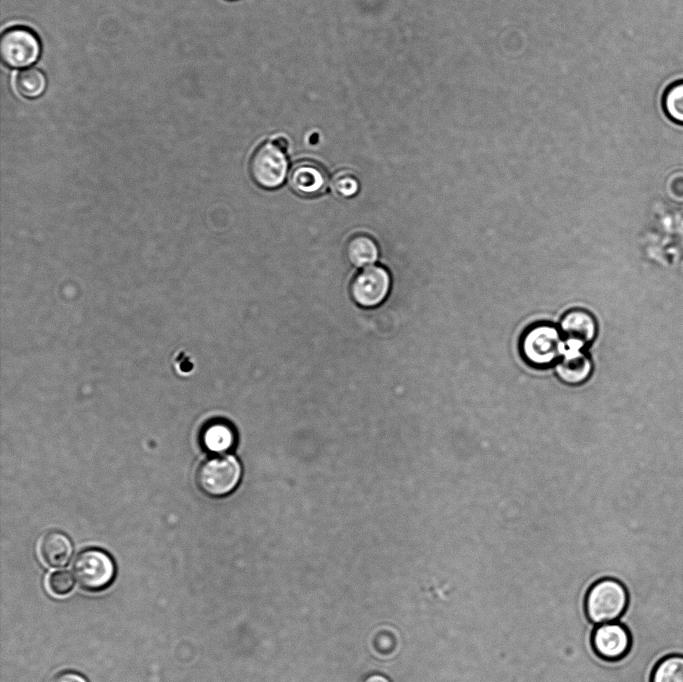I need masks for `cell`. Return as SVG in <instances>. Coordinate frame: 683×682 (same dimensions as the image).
<instances>
[{"label": "cell", "mask_w": 683, "mask_h": 682, "mask_svg": "<svg viewBox=\"0 0 683 682\" xmlns=\"http://www.w3.org/2000/svg\"><path fill=\"white\" fill-rule=\"evenodd\" d=\"M628 591L613 577H605L593 584L585 599L588 618L595 624L618 621L628 605Z\"/></svg>", "instance_id": "6da1fadb"}, {"label": "cell", "mask_w": 683, "mask_h": 682, "mask_svg": "<svg viewBox=\"0 0 683 682\" xmlns=\"http://www.w3.org/2000/svg\"><path fill=\"white\" fill-rule=\"evenodd\" d=\"M520 349L529 364L546 367L561 359L566 350V341L560 328L549 323H538L524 332Z\"/></svg>", "instance_id": "7a4b0ae2"}, {"label": "cell", "mask_w": 683, "mask_h": 682, "mask_svg": "<svg viewBox=\"0 0 683 682\" xmlns=\"http://www.w3.org/2000/svg\"><path fill=\"white\" fill-rule=\"evenodd\" d=\"M242 467L232 455H219L205 460L197 469L196 483L200 490L212 497H223L238 486Z\"/></svg>", "instance_id": "3957f363"}, {"label": "cell", "mask_w": 683, "mask_h": 682, "mask_svg": "<svg viewBox=\"0 0 683 682\" xmlns=\"http://www.w3.org/2000/svg\"><path fill=\"white\" fill-rule=\"evenodd\" d=\"M73 574L82 589L100 592L112 584L116 568L108 553L92 548L77 555L73 563Z\"/></svg>", "instance_id": "277c9868"}, {"label": "cell", "mask_w": 683, "mask_h": 682, "mask_svg": "<svg viewBox=\"0 0 683 682\" xmlns=\"http://www.w3.org/2000/svg\"><path fill=\"white\" fill-rule=\"evenodd\" d=\"M288 160L285 151L273 141L262 143L250 160V173L260 187L275 189L281 186L287 176Z\"/></svg>", "instance_id": "5b68a950"}, {"label": "cell", "mask_w": 683, "mask_h": 682, "mask_svg": "<svg viewBox=\"0 0 683 682\" xmlns=\"http://www.w3.org/2000/svg\"><path fill=\"white\" fill-rule=\"evenodd\" d=\"M41 45L37 35L26 27H11L0 39V56L9 67H26L37 61Z\"/></svg>", "instance_id": "8992f818"}, {"label": "cell", "mask_w": 683, "mask_h": 682, "mask_svg": "<svg viewBox=\"0 0 683 682\" xmlns=\"http://www.w3.org/2000/svg\"><path fill=\"white\" fill-rule=\"evenodd\" d=\"M391 277L388 270L380 265L364 268L351 282L350 293L359 306L373 308L380 305L388 296Z\"/></svg>", "instance_id": "52a82bcc"}, {"label": "cell", "mask_w": 683, "mask_h": 682, "mask_svg": "<svg viewBox=\"0 0 683 682\" xmlns=\"http://www.w3.org/2000/svg\"><path fill=\"white\" fill-rule=\"evenodd\" d=\"M592 646L599 658L618 661L629 652L631 635L627 627L619 621L599 624L592 634Z\"/></svg>", "instance_id": "ba28073f"}, {"label": "cell", "mask_w": 683, "mask_h": 682, "mask_svg": "<svg viewBox=\"0 0 683 682\" xmlns=\"http://www.w3.org/2000/svg\"><path fill=\"white\" fill-rule=\"evenodd\" d=\"M288 183L299 196L313 198L326 192L329 177L326 170L317 162L302 160L290 169Z\"/></svg>", "instance_id": "9c48e42d"}, {"label": "cell", "mask_w": 683, "mask_h": 682, "mask_svg": "<svg viewBox=\"0 0 683 682\" xmlns=\"http://www.w3.org/2000/svg\"><path fill=\"white\" fill-rule=\"evenodd\" d=\"M582 346L566 342V350L555 364L558 377L570 385L585 382L592 372V362Z\"/></svg>", "instance_id": "30bf717a"}, {"label": "cell", "mask_w": 683, "mask_h": 682, "mask_svg": "<svg viewBox=\"0 0 683 682\" xmlns=\"http://www.w3.org/2000/svg\"><path fill=\"white\" fill-rule=\"evenodd\" d=\"M559 328L566 342L585 347L596 337L597 321L589 311L575 308L562 316Z\"/></svg>", "instance_id": "8fae6325"}, {"label": "cell", "mask_w": 683, "mask_h": 682, "mask_svg": "<svg viewBox=\"0 0 683 682\" xmlns=\"http://www.w3.org/2000/svg\"><path fill=\"white\" fill-rule=\"evenodd\" d=\"M73 553V546L64 533L56 530L46 532L39 541L41 559L50 567L66 565Z\"/></svg>", "instance_id": "7c38bea8"}, {"label": "cell", "mask_w": 683, "mask_h": 682, "mask_svg": "<svg viewBox=\"0 0 683 682\" xmlns=\"http://www.w3.org/2000/svg\"><path fill=\"white\" fill-rule=\"evenodd\" d=\"M201 441L206 450L222 454L234 446L235 432L229 424L214 421L203 429Z\"/></svg>", "instance_id": "4fadbf2b"}, {"label": "cell", "mask_w": 683, "mask_h": 682, "mask_svg": "<svg viewBox=\"0 0 683 682\" xmlns=\"http://www.w3.org/2000/svg\"><path fill=\"white\" fill-rule=\"evenodd\" d=\"M346 253L352 265L364 267L377 260L379 250L376 242L370 236L357 234L349 240Z\"/></svg>", "instance_id": "5bb4252c"}, {"label": "cell", "mask_w": 683, "mask_h": 682, "mask_svg": "<svg viewBox=\"0 0 683 682\" xmlns=\"http://www.w3.org/2000/svg\"><path fill=\"white\" fill-rule=\"evenodd\" d=\"M47 80L44 73L35 67L21 70L16 78L17 91L26 98H37L45 91Z\"/></svg>", "instance_id": "9a60e30c"}, {"label": "cell", "mask_w": 683, "mask_h": 682, "mask_svg": "<svg viewBox=\"0 0 683 682\" xmlns=\"http://www.w3.org/2000/svg\"><path fill=\"white\" fill-rule=\"evenodd\" d=\"M651 682H683V655L660 659L652 670Z\"/></svg>", "instance_id": "2e32d148"}, {"label": "cell", "mask_w": 683, "mask_h": 682, "mask_svg": "<svg viewBox=\"0 0 683 682\" xmlns=\"http://www.w3.org/2000/svg\"><path fill=\"white\" fill-rule=\"evenodd\" d=\"M662 108L670 120L683 125V80L675 81L665 89Z\"/></svg>", "instance_id": "e0dca14e"}, {"label": "cell", "mask_w": 683, "mask_h": 682, "mask_svg": "<svg viewBox=\"0 0 683 682\" xmlns=\"http://www.w3.org/2000/svg\"><path fill=\"white\" fill-rule=\"evenodd\" d=\"M332 185L334 190L343 197L356 195L360 188L358 178L348 171H340L335 174Z\"/></svg>", "instance_id": "ac0fdd59"}, {"label": "cell", "mask_w": 683, "mask_h": 682, "mask_svg": "<svg viewBox=\"0 0 683 682\" xmlns=\"http://www.w3.org/2000/svg\"><path fill=\"white\" fill-rule=\"evenodd\" d=\"M74 586V578L66 570L54 571L48 578V588L55 596L67 595Z\"/></svg>", "instance_id": "d6986e66"}, {"label": "cell", "mask_w": 683, "mask_h": 682, "mask_svg": "<svg viewBox=\"0 0 683 682\" xmlns=\"http://www.w3.org/2000/svg\"><path fill=\"white\" fill-rule=\"evenodd\" d=\"M52 682H88L87 679L79 673L72 671H65L58 674Z\"/></svg>", "instance_id": "ffe728a7"}, {"label": "cell", "mask_w": 683, "mask_h": 682, "mask_svg": "<svg viewBox=\"0 0 683 682\" xmlns=\"http://www.w3.org/2000/svg\"><path fill=\"white\" fill-rule=\"evenodd\" d=\"M362 682H391L386 676L373 673L364 678Z\"/></svg>", "instance_id": "44dd1931"}, {"label": "cell", "mask_w": 683, "mask_h": 682, "mask_svg": "<svg viewBox=\"0 0 683 682\" xmlns=\"http://www.w3.org/2000/svg\"><path fill=\"white\" fill-rule=\"evenodd\" d=\"M273 142L284 151L288 147V141L284 137H278Z\"/></svg>", "instance_id": "7402d4cb"}]
</instances>
